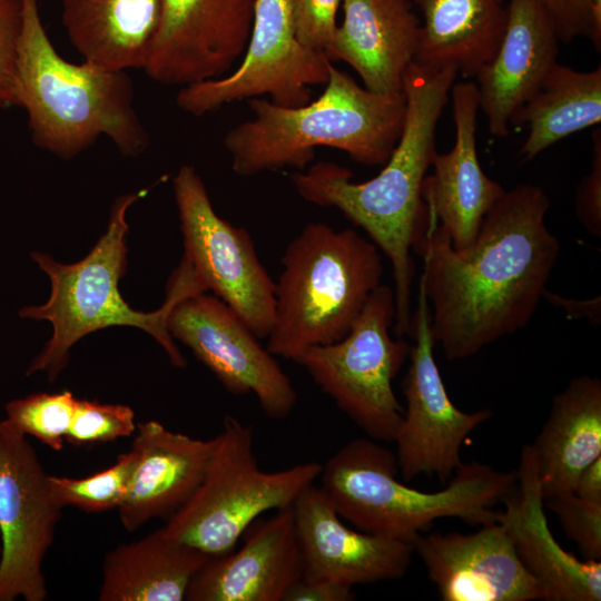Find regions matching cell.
<instances>
[{
	"instance_id": "cell-1",
	"label": "cell",
	"mask_w": 601,
	"mask_h": 601,
	"mask_svg": "<svg viewBox=\"0 0 601 601\" xmlns=\"http://www.w3.org/2000/svg\"><path fill=\"white\" fill-rule=\"evenodd\" d=\"M544 190L521 184L493 204L475 239L452 245L437 220L414 250L431 309V332L451 359H464L531 321L560 253L545 216Z\"/></svg>"
},
{
	"instance_id": "cell-2",
	"label": "cell",
	"mask_w": 601,
	"mask_h": 601,
	"mask_svg": "<svg viewBox=\"0 0 601 601\" xmlns=\"http://www.w3.org/2000/svg\"><path fill=\"white\" fill-rule=\"evenodd\" d=\"M457 70L414 61L403 76L406 114L402 134L383 169L372 179L353 183L349 169L319 161L294 174L293 185L306 201L337 208L363 228L391 263L394 278L395 336L408 335L415 265L411 250L422 239L427 214L422 186L432 165L436 125Z\"/></svg>"
},
{
	"instance_id": "cell-3",
	"label": "cell",
	"mask_w": 601,
	"mask_h": 601,
	"mask_svg": "<svg viewBox=\"0 0 601 601\" xmlns=\"http://www.w3.org/2000/svg\"><path fill=\"white\" fill-rule=\"evenodd\" d=\"M16 95L27 112L32 142L59 158L77 157L100 137L127 157L139 156L149 145L128 71L61 57L43 26L38 0H23Z\"/></svg>"
},
{
	"instance_id": "cell-4",
	"label": "cell",
	"mask_w": 601,
	"mask_h": 601,
	"mask_svg": "<svg viewBox=\"0 0 601 601\" xmlns=\"http://www.w3.org/2000/svg\"><path fill=\"white\" fill-rule=\"evenodd\" d=\"M249 108L253 118L225 137L231 169L244 177L284 167L304 169L316 147L339 149L365 166L384 165L403 130L406 96L372 92L331 65L316 100L283 107L253 98Z\"/></svg>"
},
{
	"instance_id": "cell-5",
	"label": "cell",
	"mask_w": 601,
	"mask_h": 601,
	"mask_svg": "<svg viewBox=\"0 0 601 601\" xmlns=\"http://www.w3.org/2000/svg\"><path fill=\"white\" fill-rule=\"evenodd\" d=\"M148 190L124 194L114 201L106 233L81 260L61 264L43 253L31 254L50 278L51 294L45 304L23 307L19 314L24 318L49 321L53 332L31 362L27 375L46 372L48 380L53 382L66 367L75 343L92 332L119 325L138 327L150 334L174 366H186L187 361L171 337L167 322L180 300L206 293L190 268L180 263L168 282L162 305L154 312L135 311L118 288L127 264V213Z\"/></svg>"
},
{
	"instance_id": "cell-6",
	"label": "cell",
	"mask_w": 601,
	"mask_h": 601,
	"mask_svg": "<svg viewBox=\"0 0 601 601\" xmlns=\"http://www.w3.org/2000/svg\"><path fill=\"white\" fill-rule=\"evenodd\" d=\"M396 456L375 440L357 437L322 464L321 489L338 515L355 529L414 540L443 518L472 525L494 521L492 508L514 490L516 472L489 464L463 463L445 489L407 486L397 479Z\"/></svg>"
},
{
	"instance_id": "cell-7",
	"label": "cell",
	"mask_w": 601,
	"mask_h": 601,
	"mask_svg": "<svg viewBox=\"0 0 601 601\" xmlns=\"http://www.w3.org/2000/svg\"><path fill=\"white\" fill-rule=\"evenodd\" d=\"M380 252L354 229L307 224L282 258L266 348L296 362L313 346L342 339L382 284Z\"/></svg>"
},
{
	"instance_id": "cell-8",
	"label": "cell",
	"mask_w": 601,
	"mask_h": 601,
	"mask_svg": "<svg viewBox=\"0 0 601 601\" xmlns=\"http://www.w3.org/2000/svg\"><path fill=\"white\" fill-rule=\"evenodd\" d=\"M321 472L322 464L313 461L263 471L254 454L253 428L226 415L200 483L164 530L211 556L228 553L253 521L293 506Z\"/></svg>"
},
{
	"instance_id": "cell-9",
	"label": "cell",
	"mask_w": 601,
	"mask_h": 601,
	"mask_svg": "<svg viewBox=\"0 0 601 601\" xmlns=\"http://www.w3.org/2000/svg\"><path fill=\"white\" fill-rule=\"evenodd\" d=\"M394 319V290L381 284L342 339L313 346L296 361L370 439L383 442L394 441L402 421L393 380L411 347L392 336Z\"/></svg>"
},
{
	"instance_id": "cell-10",
	"label": "cell",
	"mask_w": 601,
	"mask_h": 601,
	"mask_svg": "<svg viewBox=\"0 0 601 601\" xmlns=\"http://www.w3.org/2000/svg\"><path fill=\"white\" fill-rule=\"evenodd\" d=\"M186 263L206 292L227 304L259 338H267L275 311V283L249 233L223 219L193 166L173 181Z\"/></svg>"
},
{
	"instance_id": "cell-11",
	"label": "cell",
	"mask_w": 601,
	"mask_h": 601,
	"mask_svg": "<svg viewBox=\"0 0 601 601\" xmlns=\"http://www.w3.org/2000/svg\"><path fill=\"white\" fill-rule=\"evenodd\" d=\"M331 65L323 51L298 40L292 0H257L239 65L223 77L181 87L176 104L197 117L263 95L275 105L299 107L311 101L309 87L325 85Z\"/></svg>"
},
{
	"instance_id": "cell-12",
	"label": "cell",
	"mask_w": 601,
	"mask_h": 601,
	"mask_svg": "<svg viewBox=\"0 0 601 601\" xmlns=\"http://www.w3.org/2000/svg\"><path fill=\"white\" fill-rule=\"evenodd\" d=\"M408 335L414 344L403 385L406 406L393 441L398 472L405 481L424 474L447 483L463 464L466 439L492 412H464L450 398L433 355L431 309L421 280Z\"/></svg>"
},
{
	"instance_id": "cell-13",
	"label": "cell",
	"mask_w": 601,
	"mask_h": 601,
	"mask_svg": "<svg viewBox=\"0 0 601 601\" xmlns=\"http://www.w3.org/2000/svg\"><path fill=\"white\" fill-rule=\"evenodd\" d=\"M26 434L0 420V601H43V560L62 506Z\"/></svg>"
},
{
	"instance_id": "cell-14",
	"label": "cell",
	"mask_w": 601,
	"mask_h": 601,
	"mask_svg": "<svg viewBox=\"0 0 601 601\" xmlns=\"http://www.w3.org/2000/svg\"><path fill=\"white\" fill-rule=\"evenodd\" d=\"M174 339L185 344L234 395L253 394L272 420L287 417L297 393L274 355L221 299L206 293L184 298L168 316Z\"/></svg>"
},
{
	"instance_id": "cell-15",
	"label": "cell",
	"mask_w": 601,
	"mask_h": 601,
	"mask_svg": "<svg viewBox=\"0 0 601 601\" xmlns=\"http://www.w3.org/2000/svg\"><path fill=\"white\" fill-rule=\"evenodd\" d=\"M257 0H160L142 70L164 86L223 77L247 47Z\"/></svg>"
},
{
	"instance_id": "cell-16",
	"label": "cell",
	"mask_w": 601,
	"mask_h": 601,
	"mask_svg": "<svg viewBox=\"0 0 601 601\" xmlns=\"http://www.w3.org/2000/svg\"><path fill=\"white\" fill-rule=\"evenodd\" d=\"M413 545L444 601L543 600L499 516L472 533L418 534Z\"/></svg>"
},
{
	"instance_id": "cell-17",
	"label": "cell",
	"mask_w": 601,
	"mask_h": 601,
	"mask_svg": "<svg viewBox=\"0 0 601 601\" xmlns=\"http://www.w3.org/2000/svg\"><path fill=\"white\" fill-rule=\"evenodd\" d=\"M293 510L304 577L354 587L401 579L412 563V540L349 528L321 486L307 487Z\"/></svg>"
},
{
	"instance_id": "cell-18",
	"label": "cell",
	"mask_w": 601,
	"mask_h": 601,
	"mask_svg": "<svg viewBox=\"0 0 601 601\" xmlns=\"http://www.w3.org/2000/svg\"><path fill=\"white\" fill-rule=\"evenodd\" d=\"M240 539L238 549L206 562L185 600L283 601L304 574L293 506L257 518Z\"/></svg>"
},
{
	"instance_id": "cell-19",
	"label": "cell",
	"mask_w": 601,
	"mask_h": 601,
	"mask_svg": "<svg viewBox=\"0 0 601 601\" xmlns=\"http://www.w3.org/2000/svg\"><path fill=\"white\" fill-rule=\"evenodd\" d=\"M455 142L445 154L435 152L433 173L426 175L422 197L427 216L447 233L454 247L471 244L504 188L486 176L476 152L479 95L475 82L452 86Z\"/></svg>"
},
{
	"instance_id": "cell-20",
	"label": "cell",
	"mask_w": 601,
	"mask_h": 601,
	"mask_svg": "<svg viewBox=\"0 0 601 601\" xmlns=\"http://www.w3.org/2000/svg\"><path fill=\"white\" fill-rule=\"evenodd\" d=\"M516 492L505 500L499 520L506 526L523 565L538 582L543 600L600 601L601 562L580 560L564 550L552 534L544 513V497L530 444L522 447Z\"/></svg>"
},
{
	"instance_id": "cell-21",
	"label": "cell",
	"mask_w": 601,
	"mask_h": 601,
	"mask_svg": "<svg viewBox=\"0 0 601 601\" xmlns=\"http://www.w3.org/2000/svg\"><path fill=\"white\" fill-rule=\"evenodd\" d=\"M506 24L494 57L475 76L479 108L491 135H509L513 116L556 62L559 37L546 12L531 0L506 1Z\"/></svg>"
},
{
	"instance_id": "cell-22",
	"label": "cell",
	"mask_w": 601,
	"mask_h": 601,
	"mask_svg": "<svg viewBox=\"0 0 601 601\" xmlns=\"http://www.w3.org/2000/svg\"><path fill=\"white\" fill-rule=\"evenodd\" d=\"M215 446L216 436L195 439L154 420L137 424L135 464L117 509L122 526L132 532L176 512L200 483Z\"/></svg>"
},
{
	"instance_id": "cell-23",
	"label": "cell",
	"mask_w": 601,
	"mask_h": 601,
	"mask_svg": "<svg viewBox=\"0 0 601 601\" xmlns=\"http://www.w3.org/2000/svg\"><path fill=\"white\" fill-rule=\"evenodd\" d=\"M343 20L325 50L348 63L365 88L380 95L403 92V76L414 61L420 19L406 0H343Z\"/></svg>"
},
{
	"instance_id": "cell-24",
	"label": "cell",
	"mask_w": 601,
	"mask_h": 601,
	"mask_svg": "<svg viewBox=\"0 0 601 601\" xmlns=\"http://www.w3.org/2000/svg\"><path fill=\"white\" fill-rule=\"evenodd\" d=\"M544 501L571 493L579 474L601 457V381L573 378L558 393L533 444Z\"/></svg>"
},
{
	"instance_id": "cell-25",
	"label": "cell",
	"mask_w": 601,
	"mask_h": 601,
	"mask_svg": "<svg viewBox=\"0 0 601 601\" xmlns=\"http://www.w3.org/2000/svg\"><path fill=\"white\" fill-rule=\"evenodd\" d=\"M422 14L414 62L453 66L465 78L495 55L506 24L500 0H406Z\"/></svg>"
},
{
	"instance_id": "cell-26",
	"label": "cell",
	"mask_w": 601,
	"mask_h": 601,
	"mask_svg": "<svg viewBox=\"0 0 601 601\" xmlns=\"http://www.w3.org/2000/svg\"><path fill=\"white\" fill-rule=\"evenodd\" d=\"M211 555L171 538L164 528L109 551L100 601H181Z\"/></svg>"
},
{
	"instance_id": "cell-27",
	"label": "cell",
	"mask_w": 601,
	"mask_h": 601,
	"mask_svg": "<svg viewBox=\"0 0 601 601\" xmlns=\"http://www.w3.org/2000/svg\"><path fill=\"white\" fill-rule=\"evenodd\" d=\"M160 0H61V22L85 61L114 70L142 69Z\"/></svg>"
},
{
	"instance_id": "cell-28",
	"label": "cell",
	"mask_w": 601,
	"mask_h": 601,
	"mask_svg": "<svg viewBox=\"0 0 601 601\" xmlns=\"http://www.w3.org/2000/svg\"><path fill=\"white\" fill-rule=\"evenodd\" d=\"M601 121V68L583 72L555 62L511 124L528 125L519 157L522 162Z\"/></svg>"
},
{
	"instance_id": "cell-29",
	"label": "cell",
	"mask_w": 601,
	"mask_h": 601,
	"mask_svg": "<svg viewBox=\"0 0 601 601\" xmlns=\"http://www.w3.org/2000/svg\"><path fill=\"white\" fill-rule=\"evenodd\" d=\"M135 453L129 450L118 455L115 464L92 475L73 479L49 475L53 499L62 506L71 505L86 512L118 509L126 494Z\"/></svg>"
},
{
	"instance_id": "cell-30",
	"label": "cell",
	"mask_w": 601,
	"mask_h": 601,
	"mask_svg": "<svg viewBox=\"0 0 601 601\" xmlns=\"http://www.w3.org/2000/svg\"><path fill=\"white\" fill-rule=\"evenodd\" d=\"M77 398L69 391L35 393L4 406L6 418L27 436H33L53 451L62 450L75 413Z\"/></svg>"
},
{
	"instance_id": "cell-31",
	"label": "cell",
	"mask_w": 601,
	"mask_h": 601,
	"mask_svg": "<svg viewBox=\"0 0 601 601\" xmlns=\"http://www.w3.org/2000/svg\"><path fill=\"white\" fill-rule=\"evenodd\" d=\"M135 412L128 405L78 400L66 441L81 446L110 442L135 433Z\"/></svg>"
},
{
	"instance_id": "cell-32",
	"label": "cell",
	"mask_w": 601,
	"mask_h": 601,
	"mask_svg": "<svg viewBox=\"0 0 601 601\" xmlns=\"http://www.w3.org/2000/svg\"><path fill=\"white\" fill-rule=\"evenodd\" d=\"M554 512L568 539L588 560H601V502L565 493L544 501Z\"/></svg>"
},
{
	"instance_id": "cell-33",
	"label": "cell",
	"mask_w": 601,
	"mask_h": 601,
	"mask_svg": "<svg viewBox=\"0 0 601 601\" xmlns=\"http://www.w3.org/2000/svg\"><path fill=\"white\" fill-rule=\"evenodd\" d=\"M505 3L509 0H500ZM538 3L551 19L559 40L571 42L578 37H588L600 51L601 13L595 0H531Z\"/></svg>"
},
{
	"instance_id": "cell-34",
	"label": "cell",
	"mask_w": 601,
	"mask_h": 601,
	"mask_svg": "<svg viewBox=\"0 0 601 601\" xmlns=\"http://www.w3.org/2000/svg\"><path fill=\"white\" fill-rule=\"evenodd\" d=\"M23 0H0V108L18 106L16 68Z\"/></svg>"
},
{
	"instance_id": "cell-35",
	"label": "cell",
	"mask_w": 601,
	"mask_h": 601,
	"mask_svg": "<svg viewBox=\"0 0 601 601\" xmlns=\"http://www.w3.org/2000/svg\"><path fill=\"white\" fill-rule=\"evenodd\" d=\"M343 0H292L295 32L306 47L323 51L337 29L336 16Z\"/></svg>"
},
{
	"instance_id": "cell-36",
	"label": "cell",
	"mask_w": 601,
	"mask_h": 601,
	"mask_svg": "<svg viewBox=\"0 0 601 601\" xmlns=\"http://www.w3.org/2000/svg\"><path fill=\"white\" fill-rule=\"evenodd\" d=\"M593 155L591 169L579 183L575 195V211L585 230L601 236V130L592 131Z\"/></svg>"
},
{
	"instance_id": "cell-37",
	"label": "cell",
	"mask_w": 601,
	"mask_h": 601,
	"mask_svg": "<svg viewBox=\"0 0 601 601\" xmlns=\"http://www.w3.org/2000/svg\"><path fill=\"white\" fill-rule=\"evenodd\" d=\"M354 599L353 587L303 575L287 590L283 601H351Z\"/></svg>"
},
{
	"instance_id": "cell-38",
	"label": "cell",
	"mask_w": 601,
	"mask_h": 601,
	"mask_svg": "<svg viewBox=\"0 0 601 601\" xmlns=\"http://www.w3.org/2000/svg\"><path fill=\"white\" fill-rule=\"evenodd\" d=\"M549 303L562 307L568 317L574 319H588L593 325H599L601 321L600 296L590 299H573L554 294L545 289L543 294Z\"/></svg>"
},
{
	"instance_id": "cell-39",
	"label": "cell",
	"mask_w": 601,
	"mask_h": 601,
	"mask_svg": "<svg viewBox=\"0 0 601 601\" xmlns=\"http://www.w3.org/2000/svg\"><path fill=\"white\" fill-rule=\"evenodd\" d=\"M572 493L584 500L601 502V457L582 470L574 482Z\"/></svg>"
},
{
	"instance_id": "cell-40",
	"label": "cell",
	"mask_w": 601,
	"mask_h": 601,
	"mask_svg": "<svg viewBox=\"0 0 601 601\" xmlns=\"http://www.w3.org/2000/svg\"><path fill=\"white\" fill-rule=\"evenodd\" d=\"M597 10L601 13V0H595Z\"/></svg>"
},
{
	"instance_id": "cell-41",
	"label": "cell",
	"mask_w": 601,
	"mask_h": 601,
	"mask_svg": "<svg viewBox=\"0 0 601 601\" xmlns=\"http://www.w3.org/2000/svg\"><path fill=\"white\" fill-rule=\"evenodd\" d=\"M0 554H1V542H0Z\"/></svg>"
}]
</instances>
